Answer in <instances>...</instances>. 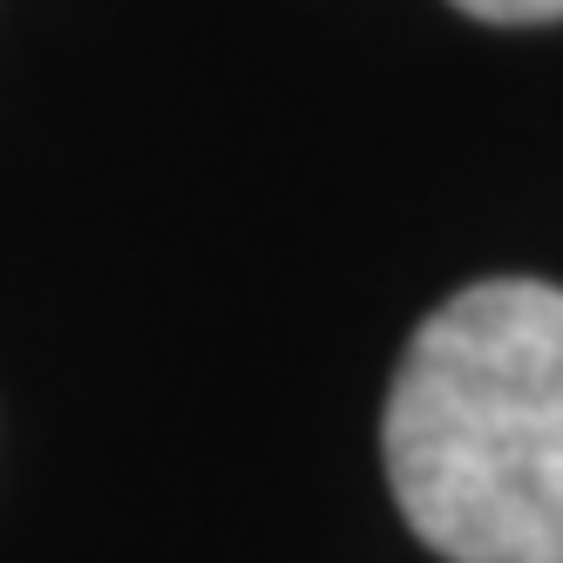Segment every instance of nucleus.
<instances>
[{"mask_svg":"<svg viewBox=\"0 0 563 563\" xmlns=\"http://www.w3.org/2000/svg\"><path fill=\"white\" fill-rule=\"evenodd\" d=\"M387 489L449 563H563V292L482 278L421 319L380 421Z\"/></svg>","mask_w":563,"mask_h":563,"instance_id":"f257e3e1","label":"nucleus"},{"mask_svg":"<svg viewBox=\"0 0 563 563\" xmlns=\"http://www.w3.org/2000/svg\"><path fill=\"white\" fill-rule=\"evenodd\" d=\"M462 14L496 21V27H537V21H563V0H455Z\"/></svg>","mask_w":563,"mask_h":563,"instance_id":"f03ea898","label":"nucleus"}]
</instances>
